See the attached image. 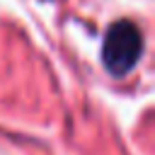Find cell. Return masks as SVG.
Returning a JSON list of instances; mask_svg holds the SVG:
<instances>
[{"instance_id":"obj_1","label":"cell","mask_w":155,"mask_h":155,"mask_svg":"<svg viewBox=\"0 0 155 155\" xmlns=\"http://www.w3.org/2000/svg\"><path fill=\"white\" fill-rule=\"evenodd\" d=\"M140 53H143V34L136 22L119 19L107 29L102 44V63L111 75L116 78L128 75L136 68Z\"/></svg>"}]
</instances>
